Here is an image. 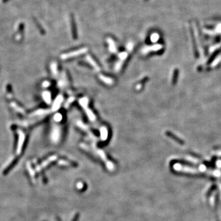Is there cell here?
<instances>
[{"label":"cell","instance_id":"obj_1","mask_svg":"<svg viewBox=\"0 0 221 221\" xmlns=\"http://www.w3.org/2000/svg\"><path fill=\"white\" fill-rule=\"evenodd\" d=\"M89 100L87 97H83L81 98L79 100V104L80 106L83 107V109L85 111V114L88 117L89 120L92 122H95L96 120V117L95 114L93 112L89 107Z\"/></svg>","mask_w":221,"mask_h":221},{"label":"cell","instance_id":"obj_2","mask_svg":"<svg viewBox=\"0 0 221 221\" xmlns=\"http://www.w3.org/2000/svg\"><path fill=\"white\" fill-rule=\"evenodd\" d=\"M87 50H88V49L87 48H83L79 49L78 50H74V51H71L70 52L68 53H66L63 54L61 55V59L62 60H67L69 59H71L73 57H76V56H80L81 55H83L85 54Z\"/></svg>","mask_w":221,"mask_h":221},{"label":"cell","instance_id":"obj_3","mask_svg":"<svg viewBox=\"0 0 221 221\" xmlns=\"http://www.w3.org/2000/svg\"><path fill=\"white\" fill-rule=\"evenodd\" d=\"M128 54H128V52H122L119 53V55H118L119 60L116 61V63L114 65V70L117 73H118V72H119L121 70L125 61L128 58Z\"/></svg>","mask_w":221,"mask_h":221},{"label":"cell","instance_id":"obj_4","mask_svg":"<svg viewBox=\"0 0 221 221\" xmlns=\"http://www.w3.org/2000/svg\"><path fill=\"white\" fill-rule=\"evenodd\" d=\"M163 48V46L161 44H154L152 45H147L144 47L141 50V52L143 55H145L148 54L149 53L152 52H157L158 50H160Z\"/></svg>","mask_w":221,"mask_h":221},{"label":"cell","instance_id":"obj_5","mask_svg":"<svg viewBox=\"0 0 221 221\" xmlns=\"http://www.w3.org/2000/svg\"><path fill=\"white\" fill-rule=\"evenodd\" d=\"M61 131L60 128L58 126H56L53 128V130L52 131V135H51V138L54 143H58L60 141V139L61 138Z\"/></svg>","mask_w":221,"mask_h":221},{"label":"cell","instance_id":"obj_6","mask_svg":"<svg viewBox=\"0 0 221 221\" xmlns=\"http://www.w3.org/2000/svg\"><path fill=\"white\" fill-rule=\"evenodd\" d=\"M85 60L87 61V63L90 65L92 68H93L96 71L98 72L100 71V67L99 65L95 61V60L90 55H87L85 57Z\"/></svg>","mask_w":221,"mask_h":221},{"label":"cell","instance_id":"obj_7","mask_svg":"<svg viewBox=\"0 0 221 221\" xmlns=\"http://www.w3.org/2000/svg\"><path fill=\"white\" fill-rule=\"evenodd\" d=\"M98 78L103 83H104L106 85H112L113 84H114V80L112 78H110V77L102 74H100L98 75Z\"/></svg>","mask_w":221,"mask_h":221},{"label":"cell","instance_id":"obj_8","mask_svg":"<svg viewBox=\"0 0 221 221\" xmlns=\"http://www.w3.org/2000/svg\"><path fill=\"white\" fill-rule=\"evenodd\" d=\"M100 138L102 141H106L108 138V130L106 126H101L100 128Z\"/></svg>","mask_w":221,"mask_h":221},{"label":"cell","instance_id":"obj_9","mask_svg":"<svg viewBox=\"0 0 221 221\" xmlns=\"http://www.w3.org/2000/svg\"><path fill=\"white\" fill-rule=\"evenodd\" d=\"M63 97L62 95H59L56 96L52 106V110L54 111H57L60 108L61 103H63Z\"/></svg>","mask_w":221,"mask_h":221},{"label":"cell","instance_id":"obj_10","mask_svg":"<svg viewBox=\"0 0 221 221\" xmlns=\"http://www.w3.org/2000/svg\"><path fill=\"white\" fill-rule=\"evenodd\" d=\"M68 84V81L67 76H66V74L65 73H63L61 74V77L60 81L58 83L59 86L60 87V88H65V87H66Z\"/></svg>","mask_w":221,"mask_h":221},{"label":"cell","instance_id":"obj_11","mask_svg":"<svg viewBox=\"0 0 221 221\" xmlns=\"http://www.w3.org/2000/svg\"><path fill=\"white\" fill-rule=\"evenodd\" d=\"M106 41L107 42V44H108L109 50L110 52L112 53H116L117 52V48H116V45L114 41L110 38H107Z\"/></svg>","mask_w":221,"mask_h":221},{"label":"cell","instance_id":"obj_12","mask_svg":"<svg viewBox=\"0 0 221 221\" xmlns=\"http://www.w3.org/2000/svg\"><path fill=\"white\" fill-rule=\"evenodd\" d=\"M166 135H167L168 136H169V137H170L171 138H172L173 140H174L175 141H176L177 143H178L179 144H180V145H184V143H185L184 141L182 140H181V138H179L178 136H177L176 135H175L174 134H173V133H171V132H170V131H166Z\"/></svg>","mask_w":221,"mask_h":221},{"label":"cell","instance_id":"obj_13","mask_svg":"<svg viewBox=\"0 0 221 221\" xmlns=\"http://www.w3.org/2000/svg\"><path fill=\"white\" fill-rule=\"evenodd\" d=\"M19 146H18V150L19 151L22 149V147L23 146V143L24 142L25 138V135H24L23 132L20 131H19Z\"/></svg>","mask_w":221,"mask_h":221},{"label":"cell","instance_id":"obj_14","mask_svg":"<svg viewBox=\"0 0 221 221\" xmlns=\"http://www.w3.org/2000/svg\"><path fill=\"white\" fill-rule=\"evenodd\" d=\"M77 125H78V127L80 128L81 129H82L83 131L87 132V133H89L91 132L89 130V127H88V126H87L86 124H84V123L82 121L79 120V121L77 122Z\"/></svg>","mask_w":221,"mask_h":221},{"label":"cell","instance_id":"obj_15","mask_svg":"<svg viewBox=\"0 0 221 221\" xmlns=\"http://www.w3.org/2000/svg\"><path fill=\"white\" fill-rule=\"evenodd\" d=\"M50 70L51 71H52V73L53 76H56L59 74V71H58V66L57 63L56 62H52L50 65Z\"/></svg>","mask_w":221,"mask_h":221},{"label":"cell","instance_id":"obj_16","mask_svg":"<svg viewBox=\"0 0 221 221\" xmlns=\"http://www.w3.org/2000/svg\"><path fill=\"white\" fill-rule=\"evenodd\" d=\"M43 98L44 100L45 101V102L47 103L48 104H50L51 103V94L49 92H45L44 94H43Z\"/></svg>","mask_w":221,"mask_h":221},{"label":"cell","instance_id":"obj_17","mask_svg":"<svg viewBox=\"0 0 221 221\" xmlns=\"http://www.w3.org/2000/svg\"><path fill=\"white\" fill-rule=\"evenodd\" d=\"M179 76V70L176 68L174 70L173 72V79H172V83L173 85H175L178 81V78Z\"/></svg>","mask_w":221,"mask_h":221},{"label":"cell","instance_id":"obj_18","mask_svg":"<svg viewBox=\"0 0 221 221\" xmlns=\"http://www.w3.org/2000/svg\"><path fill=\"white\" fill-rule=\"evenodd\" d=\"M220 50H217V51H215V52L213 54V55L211 56V57L209 59V60H208V62H207V64H208V65H209V64H211V63L213 62V60H214V59L215 58V56H216L218 55V54L219 53Z\"/></svg>","mask_w":221,"mask_h":221},{"label":"cell","instance_id":"obj_19","mask_svg":"<svg viewBox=\"0 0 221 221\" xmlns=\"http://www.w3.org/2000/svg\"><path fill=\"white\" fill-rule=\"evenodd\" d=\"M159 39V35L158 34L155 33H153L151 36V41L152 42V43H156L158 41V40Z\"/></svg>","mask_w":221,"mask_h":221},{"label":"cell","instance_id":"obj_20","mask_svg":"<svg viewBox=\"0 0 221 221\" xmlns=\"http://www.w3.org/2000/svg\"><path fill=\"white\" fill-rule=\"evenodd\" d=\"M54 120L56 122H60L63 119V116L60 113H56V114L54 117Z\"/></svg>","mask_w":221,"mask_h":221},{"label":"cell","instance_id":"obj_21","mask_svg":"<svg viewBox=\"0 0 221 221\" xmlns=\"http://www.w3.org/2000/svg\"><path fill=\"white\" fill-rule=\"evenodd\" d=\"M75 100V98L74 97H70V98L68 100V101H66V104H65V106L66 107H68L69 106L73 103L74 101Z\"/></svg>","mask_w":221,"mask_h":221},{"label":"cell","instance_id":"obj_22","mask_svg":"<svg viewBox=\"0 0 221 221\" xmlns=\"http://www.w3.org/2000/svg\"><path fill=\"white\" fill-rule=\"evenodd\" d=\"M127 50L128 52H130L132 51L133 49V43H128L127 46Z\"/></svg>","mask_w":221,"mask_h":221},{"label":"cell","instance_id":"obj_23","mask_svg":"<svg viewBox=\"0 0 221 221\" xmlns=\"http://www.w3.org/2000/svg\"><path fill=\"white\" fill-rule=\"evenodd\" d=\"M142 87H143L142 84H138V85L136 86V89L138 90H140V89H142Z\"/></svg>","mask_w":221,"mask_h":221}]
</instances>
